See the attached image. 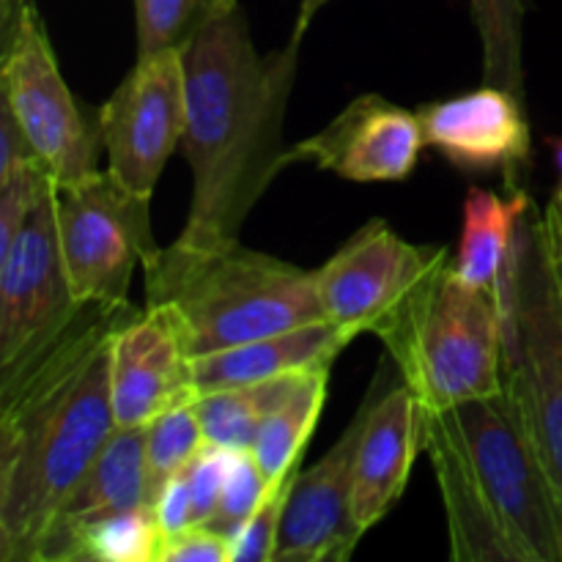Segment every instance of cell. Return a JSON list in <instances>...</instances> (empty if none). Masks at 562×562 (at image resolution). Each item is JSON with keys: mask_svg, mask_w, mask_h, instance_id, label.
<instances>
[{"mask_svg": "<svg viewBox=\"0 0 562 562\" xmlns=\"http://www.w3.org/2000/svg\"><path fill=\"white\" fill-rule=\"evenodd\" d=\"M135 311L86 305L58 340L0 376V562H36L58 505L113 437L110 340Z\"/></svg>", "mask_w": 562, "mask_h": 562, "instance_id": "obj_1", "label": "cell"}, {"mask_svg": "<svg viewBox=\"0 0 562 562\" xmlns=\"http://www.w3.org/2000/svg\"><path fill=\"white\" fill-rule=\"evenodd\" d=\"M300 47V38H291L289 47L258 55L241 3L181 47V154L192 170V198L176 241L214 247L239 239L256 203L285 170L283 124Z\"/></svg>", "mask_w": 562, "mask_h": 562, "instance_id": "obj_2", "label": "cell"}, {"mask_svg": "<svg viewBox=\"0 0 562 562\" xmlns=\"http://www.w3.org/2000/svg\"><path fill=\"white\" fill-rule=\"evenodd\" d=\"M426 412V409H423ZM456 562H560L562 503L508 390L426 412Z\"/></svg>", "mask_w": 562, "mask_h": 562, "instance_id": "obj_3", "label": "cell"}, {"mask_svg": "<svg viewBox=\"0 0 562 562\" xmlns=\"http://www.w3.org/2000/svg\"><path fill=\"white\" fill-rule=\"evenodd\" d=\"M143 283L146 305L176 307L195 357L324 318L316 272L239 239L157 247L143 261Z\"/></svg>", "mask_w": 562, "mask_h": 562, "instance_id": "obj_4", "label": "cell"}, {"mask_svg": "<svg viewBox=\"0 0 562 562\" xmlns=\"http://www.w3.org/2000/svg\"><path fill=\"white\" fill-rule=\"evenodd\" d=\"M401 379L426 412H445L505 387L499 296L439 263L382 335Z\"/></svg>", "mask_w": 562, "mask_h": 562, "instance_id": "obj_5", "label": "cell"}, {"mask_svg": "<svg viewBox=\"0 0 562 562\" xmlns=\"http://www.w3.org/2000/svg\"><path fill=\"white\" fill-rule=\"evenodd\" d=\"M505 390L514 398L562 503V247L536 201L516 231L499 289Z\"/></svg>", "mask_w": 562, "mask_h": 562, "instance_id": "obj_6", "label": "cell"}, {"mask_svg": "<svg viewBox=\"0 0 562 562\" xmlns=\"http://www.w3.org/2000/svg\"><path fill=\"white\" fill-rule=\"evenodd\" d=\"M0 93L58 184L99 170L102 113L71 93L33 0H14L3 14Z\"/></svg>", "mask_w": 562, "mask_h": 562, "instance_id": "obj_7", "label": "cell"}, {"mask_svg": "<svg viewBox=\"0 0 562 562\" xmlns=\"http://www.w3.org/2000/svg\"><path fill=\"white\" fill-rule=\"evenodd\" d=\"M58 241L71 296L80 305H124L132 272L157 250L151 198L108 168L69 184L55 181Z\"/></svg>", "mask_w": 562, "mask_h": 562, "instance_id": "obj_8", "label": "cell"}, {"mask_svg": "<svg viewBox=\"0 0 562 562\" xmlns=\"http://www.w3.org/2000/svg\"><path fill=\"white\" fill-rule=\"evenodd\" d=\"M82 307L71 296L60 258L53 179L14 245L0 256V376L58 340Z\"/></svg>", "mask_w": 562, "mask_h": 562, "instance_id": "obj_9", "label": "cell"}, {"mask_svg": "<svg viewBox=\"0 0 562 562\" xmlns=\"http://www.w3.org/2000/svg\"><path fill=\"white\" fill-rule=\"evenodd\" d=\"M442 261H448L445 247L412 245L384 220H371L316 269L324 318L382 338Z\"/></svg>", "mask_w": 562, "mask_h": 562, "instance_id": "obj_10", "label": "cell"}, {"mask_svg": "<svg viewBox=\"0 0 562 562\" xmlns=\"http://www.w3.org/2000/svg\"><path fill=\"white\" fill-rule=\"evenodd\" d=\"M102 113L108 170L137 195L154 198L170 154L181 148L187 119L181 49L135 58Z\"/></svg>", "mask_w": 562, "mask_h": 562, "instance_id": "obj_11", "label": "cell"}, {"mask_svg": "<svg viewBox=\"0 0 562 562\" xmlns=\"http://www.w3.org/2000/svg\"><path fill=\"white\" fill-rule=\"evenodd\" d=\"M192 355L176 307L146 305L110 340V398L115 428H143L159 412L195 401Z\"/></svg>", "mask_w": 562, "mask_h": 562, "instance_id": "obj_12", "label": "cell"}, {"mask_svg": "<svg viewBox=\"0 0 562 562\" xmlns=\"http://www.w3.org/2000/svg\"><path fill=\"white\" fill-rule=\"evenodd\" d=\"M423 140L467 173H503L510 192L525 190L532 137L527 102L486 82L461 97L439 99L415 110Z\"/></svg>", "mask_w": 562, "mask_h": 562, "instance_id": "obj_13", "label": "cell"}, {"mask_svg": "<svg viewBox=\"0 0 562 562\" xmlns=\"http://www.w3.org/2000/svg\"><path fill=\"white\" fill-rule=\"evenodd\" d=\"M423 146L420 119L379 93L351 99L324 130L285 151V168L311 162L340 179L373 184L404 181L417 168Z\"/></svg>", "mask_w": 562, "mask_h": 562, "instance_id": "obj_14", "label": "cell"}, {"mask_svg": "<svg viewBox=\"0 0 562 562\" xmlns=\"http://www.w3.org/2000/svg\"><path fill=\"white\" fill-rule=\"evenodd\" d=\"M368 395L338 442L307 470H300L291 486L272 562H344L355 554L366 532L351 516L355 456Z\"/></svg>", "mask_w": 562, "mask_h": 562, "instance_id": "obj_15", "label": "cell"}, {"mask_svg": "<svg viewBox=\"0 0 562 562\" xmlns=\"http://www.w3.org/2000/svg\"><path fill=\"white\" fill-rule=\"evenodd\" d=\"M384 368H379L368 390V415L362 423L355 456L351 516L368 532L404 497L420 448H426V412L401 379L382 390Z\"/></svg>", "mask_w": 562, "mask_h": 562, "instance_id": "obj_16", "label": "cell"}, {"mask_svg": "<svg viewBox=\"0 0 562 562\" xmlns=\"http://www.w3.org/2000/svg\"><path fill=\"white\" fill-rule=\"evenodd\" d=\"M146 503V434L143 428H115L86 475L55 510L38 543L36 562H69L71 547L88 527Z\"/></svg>", "mask_w": 562, "mask_h": 562, "instance_id": "obj_17", "label": "cell"}, {"mask_svg": "<svg viewBox=\"0 0 562 562\" xmlns=\"http://www.w3.org/2000/svg\"><path fill=\"white\" fill-rule=\"evenodd\" d=\"M357 335H360L357 329L322 318V322L302 324V327L267 335L250 344L201 355L192 360L195 398L212 390L267 382V379L311 371V368H333L335 357Z\"/></svg>", "mask_w": 562, "mask_h": 562, "instance_id": "obj_18", "label": "cell"}, {"mask_svg": "<svg viewBox=\"0 0 562 562\" xmlns=\"http://www.w3.org/2000/svg\"><path fill=\"white\" fill-rule=\"evenodd\" d=\"M530 203V192L525 190L499 195L483 187H472L467 192L459 252L450 261L453 272L464 283L499 296L510 256H514L516 231Z\"/></svg>", "mask_w": 562, "mask_h": 562, "instance_id": "obj_19", "label": "cell"}, {"mask_svg": "<svg viewBox=\"0 0 562 562\" xmlns=\"http://www.w3.org/2000/svg\"><path fill=\"white\" fill-rule=\"evenodd\" d=\"M329 390V368H311L296 376L294 387L289 390L278 409L263 420L250 453L256 456L258 467L267 481H278L280 475L300 464L305 456L307 442L318 426Z\"/></svg>", "mask_w": 562, "mask_h": 562, "instance_id": "obj_20", "label": "cell"}, {"mask_svg": "<svg viewBox=\"0 0 562 562\" xmlns=\"http://www.w3.org/2000/svg\"><path fill=\"white\" fill-rule=\"evenodd\" d=\"M302 373V371H300ZM300 373L267 379V382L241 384V387L212 390L195 398L198 417L203 426V439L223 448L250 450L269 415L289 395Z\"/></svg>", "mask_w": 562, "mask_h": 562, "instance_id": "obj_21", "label": "cell"}, {"mask_svg": "<svg viewBox=\"0 0 562 562\" xmlns=\"http://www.w3.org/2000/svg\"><path fill=\"white\" fill-rule=\"evenodd\" d=\"M483 49V77L527 102L525 14L527 0H470Z\"/></svg>", "mask_w": 562, "mask_h": 562, "instance_id": "obj_22", "label": "cell"}, {"mask_svg": "<svg viewBox=\"0 0 562 562\" xmlns=\"http://www.w3.org/2000/svg\"><path fill=\"white\" fill-rule=\"evenodd\" d=\"M165 536L151 503L88 527L71 547L69 562H159Z\"/></svg>", "mask_w": 562, "mask_h": 562, "instance_id": "obj_23", "label": "cell"}, {"mask_svg": "<svg viewBox=\"0 0 562 562\" xmlns=\"http://www.w3.org/2000/svg\"><path fill=\"white\" fill-rule=\"evenodd\" d=\"M236 3L239 0H135L137 58L181 49Z\"/></svg>", "mask_w": 562, "mask_h": 562, "instance_id": "obj_24", "label": "cell"}, {"mask_svg": "<svg viewBox=\"0 0 562 562\" xmlns=\"http://www.w3.org/2000/svg\"><path fill=\"white\" fill-rule=\"evenodd\" d=\"M143 434H146V475L148 503H151L159 488L190 464L206 439H203L195 401H184V404L159 412L154 420L143 426Z\"/></svg>", "mask_w": 562, "mask_h": 562, "instance_id": "obj_25", "label": "cell"}, {"mask_svg": "<svg viewBox=\"0 0 562 562\" xmlns=\"http://www.w3.org/2000/svg\"><path fill=\"white\" fill-rule=\"evenodd\" d=\"M302 470L300 464L291 467L285 475L267 486L258 508L252 510L250 519L231 536V562H272L274 549H278L280 525H283L285 505H289L291 486Z\"/></svg>", "mask_w": 562, "mask_h": 562, "instance_id": "obj_26", "label": "cell"}, {"mask_svg": "<svg viewBox=\"0 0 562 562\" xmlns=\"http://www.w3.org/2000/svg\"><path fill=\"white\" fill-rule=\"evenodd\" d=\"M267 486L269 481L261 472V467H258L256 456L250 450H236L234 467H231V475L225 481L217 510H214L212 521L203 527H212V530L231 538L250 519V514L258 508L263 494H267Z\"/></svg>", "mask_w": 562, "mask_h": 562, "instance_id": "obj_27", "label": "cell"}, {"mask_svg": "<svg viewBox=\"0 0 562 562\" xmlns=\"http://www.w3.org/2000/svg\"><path fill=\"white\" fill-rule=\"evenodd\" d=\"M236 450L223 448V445L203 442L201 450L192 456L190 464L184 467L187 481H190V497H192V527L209 525L217 510L220 497H223L225 481L234 467Z\"/></svg>", "mask_w": 562, "mask_h": 562, "instance_id": "obj_28", "label": "cell"}, {"mask_svg": "<svg viewBox=\"0 0 562 562\" xmlns=\"http://www.w3.org/2000/svg\"><path fill=\"white\" fill-rule=\"evenodd\" d=\"M159 562H231V538L195 525L165 541Z\"/></svg>", "mask_w": 562, "mask_h": 562, "instance_id": "obj_29", "label": "cell"}, {"mask_svg": "<svg viewBox=\"0 0 562 562\" xmlns=\"http://www.w3.org/2000/svg\"><path fill=\"white\" fill-rule=\"evenodd\" d=\"M151 508L157 514L159 530H162L165 541L179 532L190 530L192 527V497H190V481H187V472L181 470L179 475L170 477L162 488L157 492V497L151 499Z\"/></svg>", "mask_w": 562, "mask_h": 562, "instance_id": "obj_30", "label": "cell"}, {"mask_svg": "<svg viewBox=\"0 0 562 562\" xmlns=\"http://www.w3.org/2000/svg\"><path fill=\"white\" fill-rule=\"evenodd\" d=\"M329 0H300V14H296V25H294V36L291 38H305V33H307V27L313 25V20H316V14L318 11L324 9V5H327Z\"/></svg>", "mask_w": 562, "mask_h": 562, "instance_id": "obj_31", "label": "cell"}, {"mask_svg": "<svg viewBox=\"0 0 562 562\" xmlns=\"http://www.w3.org/2000/svg\"><path fill=\"white\" fill-rule=\"evenodd\" d=\"M547 217L552 220V225H554V234H558V239H560V247H562V181H560L558 192H554L552 203H549V209H547Z\"/></svg>", "mask_w": 562, "mask_h": 562, "instance_id": "obj_32", "label": "cell"}, {"mask_svg": "<svg viewBox=\"0 0 562 562\" xmlns=\"http://www.w3.org/2000/svg\"><path fill=\"white\" fill-rule=\"evenodd\" d=\"M547 146H552V154H554V162H558V170H560V181H562V135L560 137H549Z\"/></svg>", "mask_w": 562, "mask_h": 562, "instance_id": "obj_33", "label": "cell"}, {"mask_svg": "<svg viewBox=\"0 0 562 562\" xmlns=\"http://www.w3.org/2000/svg\"><path fill=\"white\" fill-rule=\"evenodd\" d=\"M11 3H14V0H3V14L11 9Z\"/></svg>", "mask_w": 562, "mask_h": 562, "instance_id": "obj_34", "label": "cell"}]
</instances>
